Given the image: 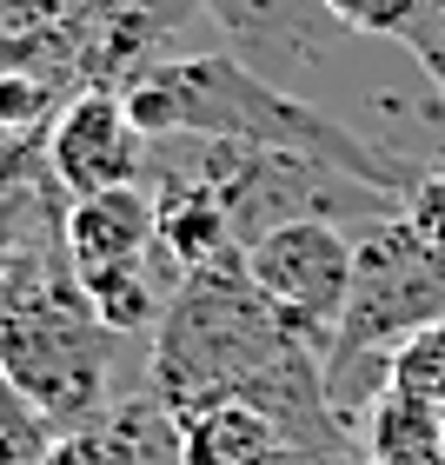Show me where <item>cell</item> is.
Segmentation results:
<instances>
[{"instance_id": "cell-1", "label": "cell", "mask_w": 445, "mask_h": 465, "mask_svg": "<svg viewBox=\"0 0 445 465\" xmlns=\"http://www.w3.org/2000/svg\"><path fill=\"white\" fill-rule=\"evenodd\" d=\"M120 332L94 320L74 260L60 240H40L0 266V379L47 419L54 432L100 426L120 399Z\"/></svg>"}, {"instance_id": "cell-2", "label": "cell", "mask_w": 445, "mask_h": 465, "mask_svg": "<svg viewBox=\"0 0 445 465\" xmlns=\"http://www.w3.org/2000/svg\"><path fill=\"white\" fill-rule=\"evenodd\" d=\"M300 100L366 146L392 173L399 200L426 173H445V94L406 40L339 34V47L300 80Z\"/></svg>"}, {"instance_id": "cell-3", "label": "cell", "mask_w": 445, "mask_h": 465, "mask_svg": "<svg viewBox=\"0 0 445 465\" xmlns=\"http://www.w3.org/2000/svg\"><path fill=\"white\" fill-rule=\"evenodd\" d=\"M445 320V252L406 220V206L352 232V292L339 312V352H399ZM326 346V352H332Z\"/></svg>"}, {"instance_id": "cell-4", "label": "cell", "mask_w": 445, "mask_h": 465, "mask_svg": "<svg viewBox=\"0 0 445 465\" xmlns=\"http://www.w3.org/2000/svg\"><path fill=\"white\" fill-rule=\"evenodd\" d=\"M246 280L266 292V306L286 320V332H300L306 346L326 352L352 292V232L326 220L272 226L246 246Z\"/></svg>"}, {"instance_id": "cell-5", "label": "cell", "mask_w": 445, "mask_h": 465, "mask_svg": "<svg viewBox=\"0 0 445 465\" xmlns=\"http://www.w3.org/2000/svg\"><path fill=\"white\" fill-rule=\"evenodd\" d=\"M206 20L232 60H246L252 74H266L286 94H300V80L346 34L326 0H206Z\"/></svg>"}, {"instance_id": "cell-6", "label": "cell", "mask_w": 445, "mask_h": 465, "mask_svg": "<svg viewBox=\"0 0 445 465\" xmlns=\"http://www.w3.org/2000/svg\"><path fill=\"white\" fill-rule=\"evenodd\" d=\"M146 153H153V140L134 126L120 87H80L47 126V166L67 200L146 180Z\"/></svg>"}, {"instance_id": "cell-7", "label": "cell", "mask_w": 445, "mask_h": 465, "mask_svg": "<svg viewBox=\"0 0 445 465\" xmlns=\"http://www.w3.org/2000/svg\"><path fill=\"white\" fill-rule=\"evenodd\" d=\"M60 246H67L74 272L87 266H120V260H146L160 246V206L153 186H107V193H80L67 200V220H60Z\"/></svg>"}, {"instance_id": "cell-8", "label": "cell", "mask_w": 445, "mask_h": 465, "mask_svg": "<svg viewBox=\"0 0 445 465\" xmlns=\"http://www.w3.org/2000/svg\"><path fill=\"white\" fill-rule=\"evenodd\" d=\"M74 280H80V292H87V306H94V320L107 326V332H120V340H153L186 272L166 260V246H153L146 260L87 266V272H74Z\"/></svg>"}, {"instance_id": "cell-9", "label": "cell", "mask_w": 445, "mask_h": 465, "mask_svg": "<svg viewBox=\"0 0 445 465\" xmlns=\"http://www.w3.org/2000/svg\"><path fill=\"white\" fill-rule=\"evenodd\" d=\"M180 465H300V452L260 406L213 399V406L180 419Z\"/></svg>"}, {"instance_id": "cell-10", "label": "cell", "mask_w": 445, "mask_h": 465, "mask_svg": "<svg viewBox=\"0 0 445 465\" xmlns=\"http://www.w3.org/2000/svg\"><path fill=\"white\" fill-rule=\"evenodd\" d=\"M359 452H366V465H445V412L386 386V399L359 432Z\"/></svg>"}, {"instance_id": "cell-11", "label": "cell", "mask_w": 445, "mask_h": 465, "mask_svg": "<svg viewBox=\"0 0 445 465\" xmlns=\"http://www.w3.org/2000/svg\"><path fill=\"white\" fill-rule=\"evenodd\" d=\"M392 386L445 412V320L426 326V332H412V340L392 352Z\"/></svg>"}, {"instance_id": "cell-12", "label": "cell", "mask_w": 445, "mask_h": 465, "mask_svg": "<svg viewBox=\"0 0 445 465\" xmlns=\"http://www.w3.org/2000/svg\"><path fill=\"white\" fill-rule=\"evenodd\" d=\"M326 7L339 14V27H352V34L406 40V27L419 20V7H426V0H326Z\"/></svg>"}, {"instance_id": "cell-13", "label": "cell", "mask_w": 445, "mask_h": 465, "mask_svg": "<svg viewBox=\"0 0 445 465\" xmlns=\"http://www.w3.org/2000/svg\"><path fill=\"white\" fill-rule=\"evenodd\" d=\"M406 47L426 60V74L439 80V94H445V0H426V7H419V20L406 27Z\"/></svg>"}, {"instance_id": "cell-14", "label": "cell", "mask_w": 445, "mask_h": 465, "mask_svg": "<svg viewBox=\"0 0 445 465\" xmlns=\"http://www.w3.org/2000/svg\"><path fill=\"white\" fill-rule=\"evenodd\" d=\"M406 220L445 252V173H426V180H419L412 193H406Z\"/></svg>"}]
</instances>
